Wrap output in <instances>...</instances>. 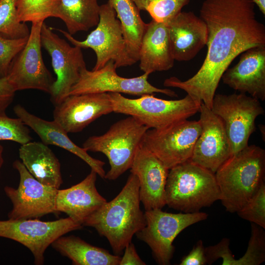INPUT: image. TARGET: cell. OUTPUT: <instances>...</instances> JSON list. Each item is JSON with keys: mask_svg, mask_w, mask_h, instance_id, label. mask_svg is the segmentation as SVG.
I'll list each match as a JSON object with an SVG mask.
<instances>
[{"mask_svg": "<svg viewBox=\"0 0 265 265\" xmlns=\"http://www.w3.org/2000/svg\"><path fill=\"white\" fill-rule=\"evenodd\" d=\"M113 112L108 93L69 95L55 106L53 120L67 133L82 131L104 115Z\"/></svg>", "mask_w": 265, "mask_h": 265, "instance_id": "cell-17", "label": "cell"}, {"mask_svg": "<svg viewBox=\"0 0 265 265\" xmlns=\"http://www.w3.org/2000/svg\"><path fill=\"white\" fill-rule=\"evenodd\" d=\"M255 5L257 6L260 11L265 15V0H252Z\"/></svg>", "mask_w": 265, "mask_h": 265, "instance_id": "cell-38", "label": "cell"}, {"mask_svg": "<svg viewBox=\"0 0 265 265\" xmlns=\"http://www.w3.org/2000/svg\"><path fill=\"white\" fill-rule=\"evenodd\" d=\"M12 165L19 174L20 181L17 188L4 187L5 194L12 205L8 219L39 218L48 214L57 213L55 200L58 189L36 180L21 161L16 160Z\"/></svg>", "mask_w": 265, "mask_h": 265, "instance_id": "cell-13", "label": "cell"}, {"mask_svg": "<svg viewBox=\"0 0 265 265\" xmlns=\"http://www.w3.org/2000/svg\"><path fill=\"white\" fill-rule=\"evenodd\" d=\"M16 115L39 136L46 145H52L63 148L75 155L85 161L102 178H105V162L92 158L83 148L74 143L68 133L54 120L47 121L29 112L22 105L13 107Z\"/></svg>", "mask_w": 265, "mask_h": 265, "instance_id": "cell-22", "label": "cell"}, {"mask_svg": "<svg viewBox=\"0 0 265 265\" xmlns=\"http://www.w3.org/2000/svg\"><path fill=\"white\" fill-rule=\"evenodd\" d=\"M100 8L98 0H59L54 17L60 19L73 35L97 25Z\"/></svg>", "mask_w": 265, "mask_h": 265, "instance_id": "cell-26", "label": "cell"}, {"mask_svg": "<svg viewBox=\"0 0 265 265\" xmlns=\"http://www.w3.org/2000/svg\"><path fill=\"white\" fill-rule=\"evenodd\" d=\"M252 0H204L200 16L208 30L207 53L197 72L186 80L175 77L163 85L181 89L211 109L222 76L238 55L265 46V26L257 19Z\"/></svg>", "mask_w": 265, "mask_h": 265, "instance_id": "cell-1", "label": "cell"}, {"mask_svg": "<svg viewBox=\"0 0 265 265\" xmlns=\"http://www.w3.org/2000/svg\"><path fill=\"white\" fill-rule=\"evenodd\" d=\"M211 109L224 123L232 155L248 145L256 119L265 113L260 100L242 93L215 94Z\"/></svg>", "mask_w": 265, "mask_h": 265, "instance_id": "cell-9", "label": "cell"}, {"mask_svg": "<svg viewBox=\"0 0 265 265\" xmlns=\"http://www.w3.org/2000/svg\"><path fill=\"white\" fill-rule=\"evenodd\" d=\"M140 204L138 180L131 173L119 193L90 215L82 225L94 228L107 239L115 255L120 256L146 224Z\"/></svg>", "mask_w": 265, "mask_h": 265, "instance_id": "cell-2", "label": "cell"}, {"mask_svg": "<svg viewBox=\"0 0 265 265\" xmlns=\"http://www.w3.org/2000/svg\"><path fill=\"white\" fill-rule=\"evenodd\" d=\"M138 9L147 11L152 20L167 23L191 0H132Z\"/></svg>", "mask_w": 265, "mask_h": 265, "instance_id": "cell-29", "label": "cell"}, {"mask_svg": "<svg viewBox=\"0 0 265 265\" xmlns=\"http://www.w3.org/2000/svg\"><path fill=\"white\" fill-rule=\"evenodd\" d=\"M16 90L7 76L0 78V114L5 112L14 98Z\"/></svg>", "mask_w": 265, "mask_h": 265, "instance_id": "cell-35", "label": "cell"}, {"mask_svg": "<svg viewBox=\"0 0 265 265\" xmlns=\"http://www.w3.org/2000/svg\"><path fill=\"white\" fill-rule=\"evenodd\" d=\"M114 62L110 60L103 67L89 71L86 68L81 72L78 82L71 88L69 95L88 93H118L136 96L162 93L170 97H177L175 91L169 89L157 88L148 80V73L140 76L126 78L116 72Z\"/></svg>", "mask_w": 265, "mask_h": 265, "instance_id": "cell-14", "label": "cell"}, {"mask_svg": "<svg viewBox=\"0 0 265 265\" xmlns=\"http://www.w3.org/2000/svg\"><path fill=\"white\" fill-rule=\"evenodd\" d=\"M167 24L175 60L190 61L207 45L206 24L193 12L181 11Z\"/></svg>", "mask_w": 265, "mask_h": 265, "instance_id": "cell-20", "label": "cell"}, {"mask_svg": "<svg viewBox=\"0 0 265 265\" xmlns=\"http://www.w3.org/2000/svg\"><path fill=\"white\" fill-rule=\"evenodd\" d=\"M202 131L200 120L187 119L160 129H149L142 144L168 169L190 160Z\"/></svg>", "mask_w": 265, "mask_h": 265, "instance_id": "cell-12", "label": "cell"}, {"mask_svg": "<svg viewBox=\"0 0 265 265\" xmlns=\"http://www.w3.org/2000/svg\"><path fill=\"white\" fill-rule=\"evenodd\" d=\"M226 211L237 212L265 182V151L248 145L232 155L214 173Z\"/></svg>", "mask_w": 265, "mask_h": 265, "instance_id": "cell-3", "label": "cell"}, {"mask_svg": "<svg viewBox=\"0 0 265 265\" xmlns=\"http://www.w3.org/2000/svg\"><path fill=\"white\" fill-rule=\"evenodd\" d=\"M148 129L129 116L112 125L104 134L88 137L82 144V148L87 151L100 152L106 155L110 168L105 178L115 180L131 168Z\"/></svg>", "mask_w": 265, "mask_h": 265, "instance_id": "cell-5", "label": "cell"}, {"mask_svg": "<svg viewBox=\"0 0 265 265\" xmlns=\"http://www.w3.org/2000/svg\"><path fill=\"white\" fill-rule=\"evenodd\" d=\"M124 254L121 259L119 265H145L143 262L138 255L135 246L132 242L126 245Z\"/></svg>", "mask_w": 265, "mask_h": 265, "instance_id": "cell-37", "label": "cell"}, {"mask_svg": "<svg viewBox=\"0 0 265 265\" xmlns=\"http://www.w3.org/2000/svg\"><path fill=\"white\" fill-rule=\"evenodd\" d=\"M207 264L202 240H199L190 252L181 261L180 265H205Z\"/></svg>", "mask_w": 265, "mask_h": 265, "instance_id": "cell-36", "label": "cell"}, {"mask_svg": "<svg viewBox=\"0 0 265 265\" xmlns=\"http://www.w3.org/2000/svg\"><path fill=\"white\" fill-rule=\"evenodd\" d=\"M19 158L28 171L42 184L59 189L63 181L61 165L47 145L29 142L21 145Z\"/></svg>", "mask_w": 265, "mask_h": 265, "instance_id": "cell-24", "label": "cell"}, {"mask_svg": "<svg viewBox=\"0 0 265 265\" xmlns=\"http://www.w3.org/2000/svg\"><path fill=\"white\" fill-rule=\"evenodd\" d=\"M120 21L130 57L138 61L140 46L147 24L142 20L140 10L132 0H108Z\"/></svg>", "mask_w": 265, "mask_h": 265, "instance_id": "cell-27", "label": "cell"}, {"mask_svg": "<svg viewBox=\"0 0 265 265\" xmlns=\"http://www.w3.org/2000/svg\"><path fill=\"white\" fill-rule=\"evenodd\" d=\"M215 174L190 160L169 170L165 187L166 205L184 213L200 212L220 200Z\"/></svg>", "mask_w": 265, "mask_h": 265, "instance_id": "cell-4", "label": "cell"}, {"mask_svg": "<svg viewBox=\"0 0 265 265\" xmlns=\"http://www.w3.org/2000/svg\"><path fill=\"white\" fill-rule=\"evenodd\" d=\"M139 68L150 74L167 71L174 64L167 23L152 20L147 24L139 51Z\"/></svg>", "mask_w": 265, "mask_h": 265, "instance_id": "cell-23", "label": "cell"}, {"mask_svg": "<svg viewBox=\"0 0 265 265\" xmlns=\"http://www.w3.org/2000/svg\"><path fill=\"white\" fill-rule=\"evenodd\" d=\"M44 21L32 23L26 43L10 65L7 77L16 91L36 89L50 93L55 80L42 55L41 30Z\"/></svg>", "mask_w": 265, "mask_h": 265, "instance_id": "cell-15", "label": "cell"}, {"mask_svg": "<svg viewBox=\"0 0 265 265\" xmlns=\"http://www.w3.org/2000/svg\"><path fill=\"white\" fill-rule=\"evenodd\" d=\"M31 140L28 126L20 118L0 114V141H12L23 145Z\"/></svg>", "mask_w": 265, "mask_h": 265, "instance_id": "cell-32", "label": "cell"}, {"mask_svg": "<svg viewBox=\"0 0 265 265\" xmlns=\"http://www.w3.org/2000/svg\"><path fill=\"white\" fill-rule=\"evenodd\" d=\"M130 169L137 177L139 198L145 210L162 209L165 206V187L169 169L142 143Z\"/></svg>", "mask_w": 265, "mask_h": 265, "instance_id": "cell-18", "label": "cell"}, {"mask_svg": "<svg viewBox=\"0 0 265 265\" xmlns=\"http://www.w3.org/2000/svg\"><path fill=\"white\" fill-rule=\"evenodd\" d=\"M97 175L91 169L79 183L66 189H58L55 200L57 213H65L82 225L90 215L107 201L96 187Z\"/></svg>", "mask_w": 265, "mask_h": 265, "instance_id": "cell-21", "label": "cell"}, {"mask_svg": "<svg viewBox=\"0 0 265 265\" xmlns=\"http://www.w3.org/2000/svg\"><path fill=\"white\" fill-rule=\"evenodd\" d=\"M28 37L13 39L0 35V78L7 76L12 61L25 47Z\"/></svg>", "mask_w": 265, "mask_h": 265, "instance_id": "cell-34", "label": "cell"}, {"mask_svg": "<svg viewBox=\"0 0 265 265\" xmlns=\"http://www.w3.org/2000/svg\"><path fill=\"white\" fill-rule=\"evenodd\" d=\"M62 256L69 258L74 265H119L120 256L95 246L80 238L62 236L51 244Z\"/></svg>", "mask_w": 265, "mask_h": 265, "instance_id": "cell-25", "label": "cell"}, {"mask_svg": "<svg viewBox=\"0 0 265 265\" xmlns=\"http://www.w3.org/2000/svg\"><path fill=\"white\" fill-rule=\"evenodd\" d=\"M113 112L132 116L149 129H158L187 119L200 109L201 104L189 95L175 100L145 94L130 99L118 93H108Z\"/></svg>", "mask_w": 265, "mask_h": 265, "instance_id": "cell-6", "label": "cell"}, {"mask_svg": "<svg viewBox=\"0 0 265 265\" xmlns=\"http://www.w3.org/2000/svg\"><path fill=\"white\" fill-rule=\"evenodd\" d=\"M237 213L241 218L265 229V182Z\"/></svg>", "mask_w": 265, "mask_h": 265, "instance_id": "cell-33", "label": "cell"}, {"mask_svg": "<svg viewBox=\"0 0 265 265\" xmlns=\"http://www.w3.org/2000/svg\"><path fill=\"white\" fill-rule=\"evenodd\" d=\"M144 214L146 224L135 235L149 246L156 262L160 265L170 264L175 251L173 242L177 236L208 216L203 212L173 213L161 209L145 211Z\"/></svg>", "mask_w": 265, "mask_h": 265, "instance_id": "cell-8", "label": "cell"}, {"mask_svg": "<svg viewBox=\"0 0 265 265\" xmlns=\"http://www.w3.org/2000/svg\"><path fill=\"white\" fill-rule=\"evenodd\" d=\"M99 17L96 28L83 41L75 39L67 31L53 28L61 32L73 45L94 51L96 61L92 70L102 68L110 60L116 68L134 64L135 62L127 50L121 23L108 2L100 5Z\"/></svg>", "mask_w": 265, "mask_h": 265, "instance_id": "cell-7", "label": "cell"}, {"mask_svg": "<svg viewBox=\"0 0 265 265\" xmlns=\"http://www.w3.org/2000/svg\"><path fill=\"white\" fill-rule=\"evenodd\" d=\"M199 112L202 131L190 160L213 173L231 156V149L221 119L203 103Z\"/></svg>", "mask_w": 265, "mask_h": 265, "instance_id": "cell-16", "label": "cell"}, {"mask_svg": "<svg viewBox=\"0 0 265 265\" xmlns=\"http://www.w3.org/2000/svg\"><path fill=\"white\" fill-rule=\"evenodd\" d=\"M18 0H0V35L17 39L28 37L30 30L25 24L18 19Z\"/></svg>", "mask_w": 265, "mask_h": 265, "instance_id": "cell-28", "label": "cell"}, {"mask_svg": "<svg viewBox=\"0 0 265 265\" xmlns=\"http://www.w3.org/2000/svg\"><path fill=\"white\" fill-rule=\"evenodd\" d=\"M58 1L59 0H18V19L23 23H32L54 17Z\"/></svg>", "mask_w": 265, "mask_h": 265, "instance_id": "cell-30", "label": "cell"}, {"mask_svg": "<svg viewBox=\"0 0 265 265\" xmlns=\"http://www.w3.org/2000/svg\"><path fill=\"white\" fill-rule=\"evenodd\" d=\"M41 43L51 57L52 65L56 75L49 93L52 102L55 106L69 96L81 71L86 68V64L82 49L70 45L44 22L41 30Z\"/></svg>", "mask_w": 265, "mask_h": 265, "instance_id": "cell-11", "label": "cell"}, {"mask_svg": "<svg viewBox=\"0 0 265 265\" xmlns=\"http://www.w3.org/2000/svg\"><path fill=\"white\" fill-rule=\"evenodd\" d=\"M82 226L69 217L50 221L38 218L0 220V237L23 244L31 252L34 264L42 265L46 250L54 240Z\"/></svg>", "mask_w": 265, "mask_h": 265, "instance_id": "cell-10", "label": "cell"}, {"mask_svg": "<svg viewBox=\"0 0 265 265\" xmlns=\"http://www.w3.org/2000/svg\"><path fill=\"white\" fill-rule=\"evenodd\" d=\"M238 62L223 74V83L259 100H265V46L241 53Z\"/></svg>", "mask_w": 265, "mask_h": 265, "instance_id": "cell-19", "label": "cell"}, {"mask_svg": "<svg viewBox=\"0 0 265 265\" xmlns=\"http://www.w3.org/2000/svg\"><path fill=\"white\" fill-rule=\"evenodd\" d=\"M3 146L0 144V169L2 167L3 162H4V159L3 157Z\"/></svg>", "mask_w": 265, "mask_h": 265, "instance_id": "cell-39", "label": "cell"}, {"mask_svg": "<svg viewBox=\"0 0 265 265\" xmlns=\"http://www.w3.org/2000/svg\"><path fill=\"white\" fill-rule=\"evenodd\" d=\"M264 228L251 223V236L245 254L235 259L233 265H260L265 261Z\"/></svg>", "mask_w": 265, "mask_h": 265, "instance_id": "cell-31", "label": "cell"}]
</instances>
